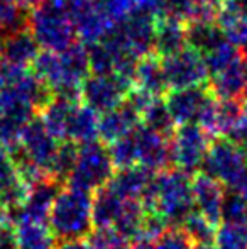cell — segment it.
<instances>
[{
    "label": "cell",
    "mask_w": 247,
    "mask_h": 249,
    "mask_svg": "<svg viewBox=\"0 0 247 249\" xmlns=\"http://www.w3.org/2000/svg\"><path fill=\"white\" fill-rule=\"evenodd\" d=\"M191 177L193 175L175 166L156 173L141 198L142 205L146 210L159 213L168 227H181L195 210Z\"/></svg>",
    "instance_id": "6da1fadb"
},
{
    "label": "cell",
    "mask_w": 247,
    "mask_h": 249,
    "mask_svg": "<svg viewBox=\"0 0 247 249\" xmlns=\"http://www.w3.org/2000/svg\"><path fill=\"white\" fill-rule=\"evenodd\" d=\"M27 27L41 50L53 53L68 50L78 37L68 0H43L27 12Z\"/></svg>",
    "instance_id": "7a4b0ae2"
},
{
    "label": "cell",
    "mask_w": 247,
    "mask_h": 249,
    "mask_svg": "<svg viewBox=\"0 0 247 249\" xmlns=\"http://www.w3.org/2000/svg\"><path fill=\"white\" fill-rule=\"evenodd\" d=\"M93 195L80 188L65 187L60 190L49 212L51 231L60 241L85 239L93 231Z\"/></svg>",
    "instance_id": "3957f363"
},
{
    "label": "cell",
    "mask_w": 247,
    "mask_h": 249,
    "mask_svg": "<svg viewBox=\"0 0 247 249\" xmlns=\"http://www.w3.org/2000/svg\"><path fill=\"white\" fill-rule=\"evenodd\" d=\"M115 166L109 148L102 141H92L78 146L76 163L69 173L66 185L93 194L112 180Z\"/></svg>",
    "instance_id": "277c9868"
},
{
    "label": "cell",
    "mask_w": 247,
    "mask_h": 249,
    "mask_svg": "<svg viewBox=\"0 0 247 249\" xmlns=\"http://www.w3.org/2000/svg\"><path fill=\"white\" fill-rule=\"evenodd\" d=\"M212 136L198 124L176 125L169 138L171 144V164L190 175L198 173L210 148Z\"/></svg>",
    "instance_id": "5b68a950"
},
{
    "label": "cell",
    "mask_w": 247,
    "mask_h": 249,
    "mask_svg": "<svg viewBox=\"0 0 247 249\" xmlns=\"http://www.w3.org/2000/svg\"><path fill=\"white\" fill-rule=\"evenodd\" d=\"M134 87L117 75H93L90 73L82 83L80 100L97 114H105L124 104L127 93Z\"/></svg>",
    "instance_id": "8992f818"
},
{
    "label": "cell",
    "mask_w": 247,
    "mask_h": 249,
    "mask_svg": "<svg viewBox=\"0 0 247 249\" xmlns=\"http://www.w3.org/2000/svg\"><path fill=\"white\" fill-rule=\"evenodd\" d=\"M166 82L169 90L188 89V87L207 85L208 71L203 58L193 48L186 46L181 51L161 58Z\"/></svg>",
    "instance_id": "52a82bcc"
},
{
    "label": "cell",
    "mask_w": 247,
    "mask_h": 249,
    "mask_svg": "<svg viewBox=\"0 0 247 249\" xmlns=\"http://www.w3.org/2000/svg\"><path fill=\"white\" fill-rule=\"evenodd\" d=\"M247 168L244 148L235 144L231 139L212 141L207 156L201 164L203 173L215 178L220 183L231 185Z\"/></svg>",
    "instance_id": "ba28073f"
},
{
    "label": "cell",
    "mask_w": 247,
    "mask_h": 249,
    "mask_svg": "<svg viewBox=\"0 0 247 249\" xmlns=\"http://www.w3.org/2000/svg\"><path fill=\"white\" fill-rule=\"evenodd\" d=\"M214 100L215 95L212 93L208 83L180 90H169L165 95V102L176 125L198 124L203 112Z\"/></svg>",
    "instance_id": "9c48e42d"
},
{
    "label": "cell",
    "mask_w": 247,
    "mask_h": 249,
    "mask_svg": "<svg viewBox=\"0 0 247 249\" xmlns=\"http://www.w3.org/2000/svg\"><path fill=\"white\" fill-rule=\"evenodd\" d=\"M58 146H60V141L48 132V129L44 127L41 117L31 119L26 124V127L22 129L20 148H22L24 156L31 163H34L36 166H39L41 170H44L49 175H51V166H53L54 156H56Z\"/></svg>",
    "instance_id": "30bf717a"
},
{
    "label": "cell",
    "mask_w": 247,
    "mask_h": 249,
    "mask_svg": "<svg viewBox=\"0 0 247 249\" xmlns=\"http://www.w3.org/2000/svg\"><path fill=\"white\" fill-rule=\"evenodd\" d=\"M137 146V164L159 173L171 166V144L169 138L151 131L139 124L132 131Z\"/></svg>",
    "instance_id": "8fae6325"
},
{
    "label": "cell",
    "mask_w": 247,
    "mask_h": 249,
    "mask_svg": "<svg viewBox=\"0 0 247 249\" xmlns=\"http://www.w3.org/2000/svg\"><path fill=\"white\" fill-rule=\"evenodd\" d=\"M63 188V183L54 180L53 177H48L37 183L31 185L27 195L24 198L19 210V222L29 220V222H43L48 224L49 212L54 200ZM17 222V224H19Z\"/></svg>",
    "instance_id": "7c38bea8"
},
{
    "label": "cell",
    "mask_w": 247,
    "mask_h": 249,
    "mask_svg": "<svg viewBox=\"0 0 247 249\" xmlns=\"http://www.w3.org/2000/svg\"><path fill=\"white\" fill-rule=\"evenodd\" d=\"M191 194H193L195 210L203 213L215 226L220 220L222 202H224V190L222 183L207 173H195L191 177Z\"/></svg>",
    "instance_id": "4fadbf2b"
},
{
    "label": "cell",
    "mask_w": 247,
    "mask_h": 249,
    "mask_svg": "<svg viewBox=\"0 0 247 249\" xmlns=\"http://www.w3.org/2000/svg\"><path fill=\"white\" fill-rule=\"evenodd\" d=\"M139 124H141V114L124 100V104L117 108L100 114L99 141L110 144L124 136L131 134Z\"/></svg>",
    "instance_id": "5bb4252c"
},
{
    "label": "cell",
    "mask_w": 247,
    "mask_h": 249,
    "mask_svg": "<svg viewBox=\"0 0 247 249\" xmlns=\"http://www.w3.org/2000/svg\"><path fill=\"white\" fill-rule=\"evenodd\" d=\"M2 46V59L10 65L27 68L33 65L36 56L39 54L41 46L37 44L36 37L29 31V27H22L19 31L0 37Z\"/></svg>",
    "instance_id": "9a60e30c"
},
{
    "label": "cell",
    "mask_w": 247,
    "mask_h": 249,
    "mask_svg": "<svg viewBox=\"0 0 247 249\" xmlns=\"http://www.w3.org/2000/svg\"><path fill=\"white\" fill-rule=\"evenodd\" d=\"M215 99H241L247 90V58L244 54L208 82Z\"/></svg>",
    "instance_id": "2e32d148"
},
{
    "label": "cell",
    "mask_w": 247,
    "mask_h": 249,
    "mask_svg": "<svg viewBox=\"0 0 247 249\" xmlns=\"http://www.w3.org/2000/svg\"><path fill=\"white\" fill-rule=\"evenodd\" d=\"M186 22L171 16L156 17L154 53L159 58L175 54L186 48Z\"/></svg>",
    "instance_id": "e0dca14e"
},
{
    "label": "cell",
    "mask_w": 247,
    "mask_h": 249,
    "mask_svg": "<svg viewBox=\"0 0 247 249\" xmlns=\"http://www.w3.org/2000/svg\"><path fill=\"white\" fill-rule=\"evenodd\" d=\"M154 175V171L141 164H134V166L122 168V170H115L112 180L107 185L124 200H141Z\"/></svg>",
    "instance_id": "ac0fdd59"
},
{
    "label": "cell",
    "mask_w": 247,
    "mask_h": 249,
    "mask_svg": "<svg viewBox=\"0 0 247 249\" xmlns=\"http://www.w3.org/2000/svg\"><path fill=\"white\" fill-rule=\"evenodd\" d=\"M80 100L69 99V97L53 95V99L39 110V117L43 121L44 127L58 141H66L68 139L69 119H71L73 110H75Z\"/></svg>",
    "instance_id": "d6986e66"
},
{
    "label": "cell",
    "mask_w": 247,
    "mask_h": 249,
    "mask_svg": "<svg viewBox=\"0 0 247 249\" xmlns=\"http://www.w3.org/2000/svg\"><path fill=\"white\" fill-rule=\"evenodd\" d=\"M134 87L152 97H165L169 92L163 63L156 53L142 56L135 65Z\"/></svg>",
    "instance_id": "ffe728a7"
},
{
    "label": "cell",
    "mask_w": 247,
    "mask_h": 249,
    "mask_svg": "<svg viewBox=\"0 0 247 249\" xmlns=\"http://www.w3.org/2000/svg\"><path fill=\"white\" fill-rule=\"evenodd\" d=\"M125 200L115 194L109 185L93 192L92 217L93 227H114L124 209Z\"/></svg>",
    "instance_id": "44dd1931"
},
{
    "label": "cell",
    "mask_w": 247,
    "mask_h": 249,
    "mask_svg": "<svg viewBox=\"0 0 247 249\" xmlns=\"http://www.w3.org/2000/svg\"><path fill=\"white\" fill-rule=\"evenodd\" d=\"M17 249H56V236L49 224L22 220L14 227Z\"/></svg>",
    "instance_id": "7402d4cb"
},
{
    "label": "cell",
    "mask_w": 247,
    "mask_h": 249,
    "mask_svg": "<svg viewBox=\"0 0 247 249\" xmlns=\"http://www.w3.org/2000/svg\"><path fill=\"white\" fill-rule=\"evenodd\" d=\"M99 119L100 114H97L93 108L86 107L85 104H78L69 119L68 139L76 144L99 141Z\"/></svg>",
    "instance_id": "603a6c76"
},
{
    "label": "cell",
    "mask_w": 247,
    "mask_h": 249,
    "mask_svg": "<svg viewBox=\"0 0 247 249\" xmlns=\"http://www.w3.org/2000/svg\"><path fill=\"white\" fill-rule=\"evenodd\" d=\"M227 39L224 29L215 20H191L186 22V44L200 54L210 51Z\"/></svg>",
    "instance_id": "cb8c5ba5"
},
{
    "label": "cell",
    "mask_w": 247,
    "mask_h": 249,
    "mask_svg": "<svg viewBox=\"0 0 247 249\" xmlns=\"http://www.w3.org/2000/svg\"><path fill=\"white\" fill-rule=\"evenodd\" d=\"M146 219V207L141 200H125L124 209L115 222V229L122 232L131 243L142 239V227Z\"/></svg>",
    "instance_id": "d4e9b609"
},
{
    "label": "cell",
    "mask_w": 247,
    "mask_h": 249,
    "mask_svg": "<svg viewBox=\"0 0 247 249\" xmlns=\"http://www.w3.org/2000/svg\"><path fill=\"white\" fill-rule=\"evenodd\" d=\"M141 124L151 131L158 132V134L166 136V138H171V134L176 129L171 112H169L165 99H161V97H154L151 104L144 108L141 115Z\"/></svg>",
    "instance_id": "484cf974"
},
{
    "label": "cell",
    "mask_w": 247,
    "mask_h": 249,
    "mask_svg": "<svg viewBox=\"0 0 247 249\" xmlns=\"http://www.w3.org/2000/svg\"><path fill=\"white\" fill-rule=\"evenodd\" d=\"M241 56H242V51L227 37V39L222 41L220 44L212 48L210 51L203 53L201 58H203V63H205V66H207L208 75L214 76V75H217L218 71L227 68L229 65H232V63L241 58Z\"/></svg>",
    "instance_id": "4316f807"
},
{
    "label": "cell",
    "mask_w": 247,
    "mask_h": 249,
    "mask_svg": "<svg viewBox=\"0 0 247 249\" xmlns=\"http://www.w3.org/2000/svg\"><path fill=\"white\" fill-rule=\"evenodd\" d=\"M181 229L188 234L193 244H214L215 241V224L210 222L203 213L193 210L181 224Z\"/></svg>",
    "instance_id": "83f0119b"
},
{
    "label": "cell",
    "mask_w": 247,
    "mask_h": 249,
    "mask_svg": "<svg viewBox=\"0 0 247 249\" xmlns=\"http://www.w3.org/2000/svg\"><path fill=\"white\" fill-rule=\"evenodd\" d=\"M78 146L76 142L69 141H60V146H58L56 156H54L53 166H51V177L54 180L61 181L63 185H66V180H68L69 173H71L73 166L76 163V156H78Z\"/></svg>",
    "instance_id": "f1b7e54d"
},
{
    "label": "cell",
    "mask_w": 247,
    "mask_h": 249,
    "mask_svg": "<svg viewBox=\"0 0 247 249\" xmlns=\"http://www.w3.org/2000/svg\"><path fill=\"white\" fill-rule=\"evenodd\" d=\"M27 10L16 0H0V37L27 27Z\"/></svg>",
    "instance_id": "f546056e"
},
{
    "label": "cell",
    "mask_w": 247,
    "mask_h": 249,
    "mask_svg": "<svg viewBox=\"0 0 247 249\" xmlns=\"http://www.w3.org/2000/svg\"><path fill=\"white\" fill-rule=\"evenodd\" d=\"M109 153L112 158V163L115 170H122V168H129L137 164V146H135L134 134H127L124 138L117 139V141L110 142Z\"/></svg>",
    "instance_id": "4dcf8cb0"
},
{
    "label": "cell",
    "mask_w": 247,
    "mask_h": 249,
    "mask_svg": "<svg viewBox=\"0 0 247 249\" xmlns=\"http://www.w3.org/2000/svg\"><path fill=\"white\" fill-rule=\"evenodd\" d=\"M214 243L217 249H247V226L224 222L217 229Z\"/></svg>",
    "instance_id": "1f68e13d"
},
{
    "label": "cell",
    "mask_w": 247,
    "mask_h": 249,
    "mask_svg": "<svg viewBox=\"0 0 247 249\" xmlns=\"http://www.w3.org/2000/svg\"><path fill=\"white\" fill-rule=\"evenodd\" d=\"M88 48V65H90V73L93 75H114L115 71V56L114 53L102 43L90 44Z\"/></svg>",
    "instance_id": "d6a6232c"
},
{
    "label": "cell",
    "mask_w": 247,
    "mask_h": 249,
    "mask_svg": "<svg viewBox=\"0 0 247 249\" xmlns=\"http://www.w3.org/2000/svg\"><path fill=\"white\" fill-rule=\"evenodd\" d=\"M93 249H131L132 243L115 227H95L88 236Z\"/></svg>",
    "instance_id": "836d02e7"
},
{
    "label": "cell",
    "mask_w": 247,
    "mask_h": 249,
    "mask_svg": "<svg viewBox=\"0 0 247 249\" xmlns=\"http://www.w3.org/2000/svg\"><path fill=\"white\" fill-rule=\"evenodd\" d=\"M220 219L227 224H247V200L235 192L224 195Z\"/></svg>",
    "instance_id": "e575fe53"
},
{
    "label": "cell",
    "mask_w": 247,
    "mask_h": 249,
    "mask_svg": "<svg viewBox=\"0 0 247 249\" xmlns=\"http://www.w3.org/2000/svg\"><path fill=\"white\" fill-rule=\"evenodd\" d=\"M156 249H193V241L181 227H168L154 241Z\"/></svg>",
    "instance_id": "d590c367"
},
{
    "label": "cell",
    "mask_w": 247,
    "mask_h": 249,
    "mask_svg": "<svg viewBox=\"0 0 247 249\" xmlns=\"http://www.w3.org/2000/svg\"><path fill=\"white\" fill-rule=\"evenodd\" d=\"M200 0H165L161 16H171L176 19H181L190 22L197 12Z\"/></svg>",
    "instance_id": "8d00e7d4"
},
{
    "label": "cell",
    "mask_w": 247,
    "mask_h": 249,
    "mask_svg": "<svg viewBox=\"0 0 247 249\" xmlns=\"http://www.w3.org/2000/svg\"><path fill=\"white\" fill-rule=\"evenodd\" d=\"M225 36H227L247 58V19L239 20L232 29H229L227 33H225Z\"/></svg>",
    "instance_id": "74e56055"
},
{
    "label": "cell",
    "mask_w": 247,
    "mask_h": 249,
    "mask_svg": "<svg viewBox=\"0 0 247 249\" xmlns=\"http://www.w3.org/2000/svg\"><path fill=\"white\" fill-rule=\"evenodd\" d=\"M229 139L234 141L239 146H247V108H244L241 114V117L237 119V122L234 124V127L229 131Z\"/></svg>",
    "instance_id": "f35d334b"
},
{
    "label": "cell",
    "mask_w": 247,
    "mask_h": 249,
    "mask_svg": "<svg viewBox=\"0 0 247 249\" xmlns=\"http://www.w3.org/2000/svg\"><path fill=\"white\" fill-rule=\"evenodd\" d=\"M134 3V10H142V12H149L154 17H159L163 14V5L165 0H132Z\"/></svg>",
    "instance_id": "ab89813d"
},
{
    "label": "cell",
    "mask_w": 247,
    "mask_h": 249,
    "mask_svg": "<svg viewBox=\"0 0 247 249\" xmlns=\"http://www.w3.org/2000/svg\"><path fill=\"white\" fill-rule=\"evenodd\" d=\"M220 7L227 9L237 19H247V0H224Z\"/></svg>",
    "instance_id": "60d3db41"
},
{
    "label": "cell",
    "mask_w": 247,
    "mask_h": 249,
    "mask_svg": "<svg viewBox=\"0 0 247 249\" xmlns=\"http://www.w3.org/2000/svg\"><path fill=\"white\" fill-rule=\"evenodd\" d=\"M0 249H17L14 227L0 222Z\"/></svg>",
    "instance_id": "b9f144b4"
},
{
    "label": "cell",
    "mask_w": 247,
    "mask_h": 249,
    "mask_svg": "<svg viewBox=\"0 0 247 249\" xmlns=\"http://www.w3.org/2000/svg\"><path fill=\"white\" fill-rule=\"evenodd\" d=\"M56 249H93L88 239H69L56 244Z\"/></svg>",
    "instance_id": "7bdbcfd3"
},
{
    "label": "cell",
    "mask_w": 247,
    "mask_h": 249,
    "mask_svg": "<svg viewBox=\"0 0 247 249\" xmlns=\"http://www.w3.org/2000/svg\"><path fill=\"white\" fill-rule=\"evenodd\" d=\"M131 249H156V244L151 239H139L135 243H132Z\"/></svg>",
    "instance_id": "ee69618b"
},
{
    "label": "cell",
    "mask_w": 247,
    "mask_h": 249,
    "mask_svg": "<svg viewBox=\"0 0 247 249\" xmlns=\"http://www.w3.org/2000/svg\"><path fill=\"white\" fill-rule=\"evenodd\" d=\"M16 2L19 3V5L22 7L24 10H27V12H29L31 9H34V7L39 5L43 0H16Z\"/></svg>",
    "instance_id": "f6af8a7d"
},
{
    "label": "cell",
    "mask_w": 247,
    "mask_h": 249,
    "mask_svg": "<svg viewBox=\"0 0 247 249\" xmlns=\"http://www.w3.org/2000/svg\"><path fill=\"white\" fill-rule=\"evenodd\" d=\"M193 249H217L214 244H195Z\"/></svg>",
    "instance_id": "bcb514c9"
},
{
    "label": "cell",
    "mask_w": 247,
    "mask_h": 249,
    "mask_svg": "<svg viewBox=\"0 0 247 249\" xmlns=\"http://www.w3.org/2000/svg\"><path fill=\"white\" fill-rule=\"evenodd\" d=\"M203 2L212 3V5H215V7H218V9H220V5H222V2H224V0H203Z\"/></svg>",
    "instance_id": "7dc6e473"
},
{
    "label": "cell",
    "mask_w": 247,
    "mask_h": 249,
    "mask_svg": "<svg viewBox=\"0 0 247 249\" xmlns=\"http://www.w3.org/2000/svg\"><path fill=\"white\" fill-rule=\"evenodd\" d=\"M0 59H2V46H0Z\"/></svg>",
    "instance_id": "c3c4849f"
},
{
    "label": "cell",
    "mask_w": 247,
    "mask_h": 249,
    "mask_svg": "<svg viewBox=\"0 0 247 249\" xmlns=\"http://www.w3.org/2000/svg\"><path fill=\"white\" fill-rule=\"evenodd\" d=\"M244 99L247 100V90H246V93H244Z\"/></svg>",
    "instance_id": "681fc988"
},
{
    "label": "cell",
    "mask_w": 247,
    "mask_h": 249,
    "mask_svg": "<svg viewBox=\"0 0 247 249\" xmlns=\"http://www.w3.org/2000/svg\"><path fill=\"white\" fill-rule=\"evenodd\" d=\"M0 151H3V148H2V144H0Z\"/></svg>",
    "instance_id": "f907efd6"
}]
</instances>
